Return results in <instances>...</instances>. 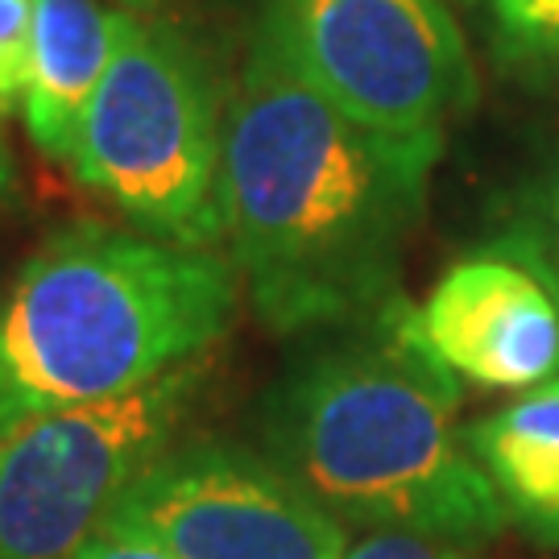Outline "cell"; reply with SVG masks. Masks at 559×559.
Returning <instances> with one entry per match:
<instances>
[{
  "instance_id": "52a82bcc",
  "label": "cell",
  "mask_w": 559,
  "mask_h": 559,
  "mask_svg": "<svg viewBox=\"0 0 559 559\" xmlns=\"http://www.w3.org/2000/svg\"><path fill=\"white\" fill-rule=\"evenodd\" d=\"M175 559H344L348 526L258 448L179 440L108 514Z\"/></svg>"
},
{
  "instance_id": "5bb4252c",
  "label": "cell",
  "mask_w": 559,
  "mask_h": 559,
  "mask_svg": "<svg viewBox=\"0 0 559 559\" xmlns=\"http://www.w3.org/2000/svg\"><path fill=\"white\" fill-rule=\"evenodd\" d=\"M464 547L440 539H423L406 531H365L360 539H348L344 559H464Z\"/></svg>"
},
{
  "instance_id": "9c48e42d",
  "label": "cell",
  "mask_w": 559,
  "mask_h": 559,
  "mask_svg": "<svg viewBox=\"0 0 559 559\" xmlns=\"http://www.w3.org/2000/svg\"><path fill=\"white\" fill-rule=\"evenodd\" d=\"M133 17V9L104 0H34V55L21 120L46 158L71 162L92 96Z\"/></svg>"
},
{
  "instance_id": "6da1fadb",
  "label": "cell",
  "mask_w": 559,
  "mask_h": 559,
  "mask_svg": "<svg viewBox=\"0 0 559 559\" xmlns=\"http://www.w3.org/2000/svg\"><path fill=\"white\" fill-rule=\"evenodd\" d=\"M440 154L344 117L265 38L224 104V240L270 332L316 336L385 311Z\"/></svg>"
},
{
  "instance_id": "ac0fdd59",
  "label": "cell",
  "mask_w": 559,
  "mask_h": 559,
  "mask_svg": "<svg viewBox=\"0 0 559 559\" xmlns=\"http://www.w3.org/2000/svg\"><path fill=\"white\" fill-rule=\"evenodd\" d=\"M464 559H468V556H464Z\"/></svg>"
},
{
  "instance_id": "3957f363",
  "label": "cell",
  "mask_w": 559,
  "mask_h": 559,
  "mask_svg": "<svg viewBox=\"0 0 559 559\" xmlns=\"http://www.w3.org/2000/svg\"><path fill=\"white\" fill-rule=\"evenodd\" d=\"M240 295L221 249L104 221L55 228L0 290V436L133 394L224 348Z\"/></svg>"
},
{
  "instance_id": "30bf717a",
  "label": "cell",
  "mask_w": 559,
  "mask_h": 559,
  "mask_svg": "<svg viewBox=\"0 0 559 559\" xmlns=\"http://www.w3.org/2000/svg\"><path fill=\"white\" fill-rule=\"evenodd\" d=\"M468 448L510 522L539 543H559V381L473 423Z\"/></svg>"
},
{
  "instance_id": "2e32d148",
  "label": "cell",
  "mask_w": 559,
  "mask_h": 559,
  "mask_svg": "<svg viewBox=\"0 0 559 559\" xmlns=\"http://www.w3.org/2000/svg\"><path fill=\"white\" fill-rule=\"evenodd\" d=\"M21 195V179H17V158H13V150H9V141H4V129H0V207H9V203Z\"/></svg>"
},
{
  "instance_id": "8992f818",
  "label": "cell",
  "mask_w": 559,
  "mask_h": 559,
  "mask_svg": "<svg viewBox=\"0 0 559 559\" xmlns=\"http://www.w3.org/2000/svg\"><path fill=\"white\" fill-rule=\"evenodd\" d=\"M258 38L344 117L443 154L477 104L468 41L443 0H258Z\"/></svg>"
},
{
  "instance_id": "7c38bea8",
  "label": "cell",
  "mask_w": 559,
  "mask_h": 559,
  "mask_svg": "<svg viewBox=\"0 0 559 559\" xmlns=\"http://www.w3.org/2000/svg\"><path fill=\"white\" fill-rule=\"evenodd\" d=\"M485 249L531 265L559 290V154L506 200Z\"/></svg>"
},
{
  "instance_id": "5b68a950",
  "label": "cell",
  "mask_w": 559,
  "mask_h": 559,
  "mask_svg": "<svg viewBox=\"0 0 559 559\" xmlns=\"http://www.w3.org/2000/svg\"><path fill=\"white\" fill-rule=\"evenodd\" d=\"M221 348L133 394L0 436V559H75L138 477L200 415Z\"/></svg>"
},
{
  "instance_id": "7a4b0ae2",
  "label": "cell",
  "mask_w": 559,
  "mask_h": 559,
  "mask_svg": "<svg viewBox=\"0 0 559 559\" xmlns=\"http://www.w3.org/2000/svg\"><path fill=\"white\" fill-rule=\"evenodd\" d=\"M261 394L258 452L344 526L485 547L510 526L460 431V378L411 332V302L316 332Z\"/></svg>"
},
{
  "instance_id": "ba28073f",
  "label": "cell",
  "mask_w": 559,
  "mask_h": 559,
  "mask_svg": "<svg viewBox=\"0 0 559 559\" xmlns=\"http://www.w3.org/2000/svg\"><path fill=\"white\" fill-rule=\"evenodd\" d=\"M411 332L452 378L485 390L559 381V290L498 249L456 261L411 307Z\"/></svg>"
},
{
  "instance_id": "8fae6325",
  "label": "cell",
  "mask_w": 559,
  "mask_h": 559,
  "mask_svg": "<svg viewBox=\"0 0 559 559\" xmlns=\"http://www.w3.org/2000/svg\"><path fill=\"white\" fill-rule=\"evenodd\" d=\"M489 25L501 71L559 100V0H489Z\"/></svg>"
},
{
  "instance_id": "4fadbf2b",
  "label": "cell",
  "mask_w": 559,
  "mask_h": 559,
  "mask_svg": "<svg viewBox=\"0 0 559 559\" xmlns=\"http://www.w3.org/2000/svg\"><path fill=\"white\" fill-rule=\"evenodd\" d=\"M34 55V0H0V117L21 112Z\"/></svg>"
},
{
  "instance_id": "277c9868",
  "label": "cell",
  "mask_w": 559,
  "mask_h": 559,
  "mask_svg": "<svg viewBox=\"0 0 559 559\" xmlns=\"http://www.w3.org/2000/svg\"><path fill=\"white\" fill-rule=\"evenodd\" d=\"M224 104L200 46L138 13L92 96L71 170L145 237L221 249Z\"/></svg>"
},
{
  "instance_id": "e0dca14e",
  "label": "cell",
  "mask_w": 559,
  "mask_h": 559,
  "mask_svg": "<svg viewBox=\"0 0 559 559\" xmlns=\"http://www.w3.org/2000/svg\"><path fill=\"white\" fill-rule=\"evenodd\" d=\"M117 4H124V9H158L162 0H117Z\"/></svg>"
},
{
  "instance_id": "9a60e30c",
  "label": "cell",
  "mask_w": 559,
  "mask_h": 559,
  "mask_svg": "<svg viewBox=\"0 0 559 559\" xmlns=\"http://www.w3.org/2000/svg\"><path fill=\"white\" fill-rule=\"evenodd\" d=\"M75 559H175L170 551H162L150 535H141L138 526L120 519H104V526L83 543V551Z\"/></svg>"
}]
</instances>
